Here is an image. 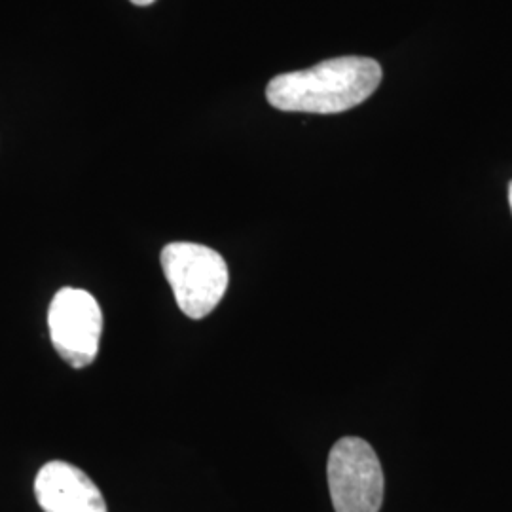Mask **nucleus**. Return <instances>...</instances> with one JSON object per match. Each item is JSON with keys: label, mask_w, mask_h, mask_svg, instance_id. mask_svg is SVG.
<instances>
[{"label": "nucleus", "mask_w": 512, "mask_h": 512, "mask_svg": "<svg viewBox=\"0 0 512 512\" xmlns=\"http://www.w3.org/2000/svg\"><path fill=\"white\" fill-rule=\"evenodd\" d=\"M35 495L44 512H109L92 478L67 461H50L38 471Z\"/></svg>", "instance_id": "obj_5"}, {"label": "nucleus", "mask_w": 512, "mask_h": 512, "mask_svg": "<svg viewBox=\"0 0 512 512\" xmlns=\"http://www.w3.org/2000/svg\"><path fill=\"white\" fill-rule=\"evenodd\" d=\"M133 4H137V6H148V4H152V2H156V0H131Z\"/></svg>", "instance_id": "obj_6"}, {"label": "nucleus", "mask_w": 512, "mask_h": 512, "mask_svg": "<svg viewBox=\"0 0 512 512\" xmlns=\"http://www.w3.org/2000/svg\"><path fill=\"white\" fill-rule=\"evenodd\" d=\"M330 497L336 512H380L384 471L374 448L363 439L338 440L327 463Z\"/></svg>", "instance_id": "obj_3"}, {"label": "nucleus", "mask_w": 512, "mask_h": 512, "mask_svg": "<svg viewBox=\"0 0 512 512\" xmlns=\"http://www.w3.org/2000/svg\"><path fill=\"white\" fill-rule=\"evenodd\" d=\"M162 268L184 315L203 319L219 306L230 274L226 260L211 247L175 241L162 251Z\"/></svg>", "instance_id": "obj_2"}, {"label": "nucleus", "mask_w": 512, "mask_h": 512, "mask_svg": "<svg viewBox=\"0 0 512 512\" xmlns=\"http://www.w3.org/2000/svg\"><path fill=\"white\" fill-rule=\"evenodd\" d=\"M509 205H511V211H512V183H511V186H509Z\"/></svg>", "instance_id": "obj_7"}, {"label": "nucleus", "mask_w": 512, "mask_h": 512, "mask_svg": "<svg viewBox=\"0 0 512 512\" xmlns=\"http://www.w3.org/2000/svg\"><path fill=\"white\" fill-rule=\"evenodd\" d=\"M48 327L55 351L69 365H92L103 334V311L92 294L74 287L57 291L48 311Z\"/></svg>", "instance_id": "obj_4"}, {"label": "nucleus", "mask_w": 512, "mask_h": 512, "mask_svg": "<svg viewBox=\"0 0 512 512\" xmlns=\"http://www.w3.org/2000/svg\"><path fill=\"white\" fill-rule=\"evenodd\" d=\"M380 82L378 61L348 55L275 76L266 88V99L285 112L338 114L361 105L378 90Z\"/></svg>", "instance_id": "obj_1"}]
</instances>
